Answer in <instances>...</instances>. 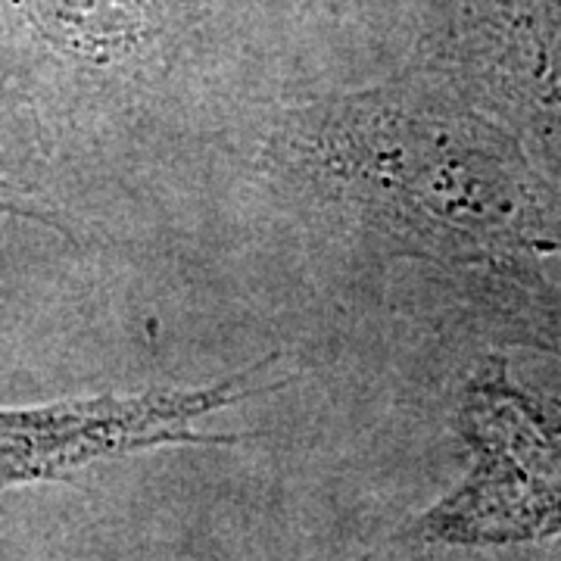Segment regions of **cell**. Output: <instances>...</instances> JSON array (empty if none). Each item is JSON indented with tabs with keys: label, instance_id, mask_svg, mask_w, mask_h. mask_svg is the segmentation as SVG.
I'll list each match as a JSON object with an SVG mask.
<instances>
[{
	"label": "cell",
	"instance_id": "52a82bcc",
	"mask_svg": "<svg viewBox=\"0 0 561 561\" xmlns=\"http://www.w3.org/2000/svg\"><path fill=\"white\" fill-rule=\"evenodd\" d=\"M0 216H16V219L38 221V225H47V228L66 231L60 216L50 206H44L28 187H22L20 181H13L3 172H0Z\"/></svg>",
	"mask_w": 561,
	"mask_h": 561
},
{
	"label": "cell",
	"instance_id": "277c9868",
	"mask_svg": "<svg viewBox=\"0 0 561 561\" xmlns=\"http://www.w3.org/2000/svg\"><path fill=\"white\" fill-rule=\"evenodd\" d=\"M275 359L197 390L103 393L28 409H0V493L38 481H62L101 459L162 446H228L241 437L203 434L201 419L260 393Z\"/></svg>",
	"mask_w": 561,
	"mask_h": 561
},
{
	"label": "cell",
	"instance_id": "3957f363",
	"mask_svg": "<svg viewBox=\"0 0 561 561\" xmlns=\"http://www.w3.org/2000/svg\"><path fill=\"white\" fill-rule=\"evenodd\" d=\"M424 72L512 131L561 187V0H449Z\"/></svg>",
	"mask_w": 561,
	"mask_h": 561
},
{
	"label": "cell",
	"instance_id": "8992f818",
	"mask_svg": "<svg viewBox=\"0 0 561 561\" xmlns=\"http://www.w3.org/2000/svg\"><path fill=\"white\" fill-rule=\"evenodd\" d=\"M47 35L88 62L125 60L144 38V0H38Z\"/></svg>",
	"mask_w": 561,
	"mask_h": 561
},
{
	"label": "cell",
	"instance_id": "7a4b0ae2",
	"mask_svg": "<svg viewBox=\"0 0 561 561\" xmlns=\"http://www.w3.org/2000/svg\"><path fill=\"white\" fill-rule=\"evenodd\" d=\"M456 431L468 471L405 527L415 549H496L561 537V397L490 353L465 378Z\"/></svg>",
	"mask_w": 561,
	"mask_h": 561
},
{
	"label": "cell",
	"instance_id": "5b68a950",
	"mask_svg": "<svg viewBox=\"0 0 561 561\" xmlns=\"http://www.w3.org/2000/svg\"><path fill=\"white\" fill-rule=\"evenodd\" d=\"M456 324L496 346H522L561 359V287L540 265L471 268L440 275Z\"/></svg>",
	"mask_w": 561,
	"mask_h": 561
},
{
	"label": "cell",
	"instance_id": "6da1fadb",
	"mask_svg": "<svg viewBox=\"0 0 561 561\" xmlns=\"http://www.w3.org/2000/svg\"><path fill=\"white\" fill-rule=\"evenodd\" d=\"M268 160L387 256L440 275L561 260L559 184L427 72L287 113Z\"/></svg>",
	"mask_w": 561,
	"mask_h": 561
}]
</instances>
